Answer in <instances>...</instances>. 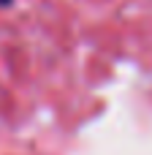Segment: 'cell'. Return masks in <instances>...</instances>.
Returning <instances> with one entry per match:
<instances>
[{"label":"cell","instance_id":"6da1fadb","mask_svg":"<svg viewBox=\"0 0 152 155\" xmlns=\"http://www.w3.org/2000/svg\"><path fill=\"white\" fill-rule=\"evenodd\" d=\"M14 5V0H0V8H11Z\"/></svg>","mask_w":152,"mask_h":155}]
</instances>
